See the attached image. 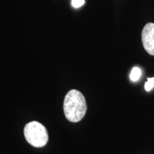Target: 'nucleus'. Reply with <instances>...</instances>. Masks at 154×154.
<instances>
[{
	"mask_svg": "<svg viewBox=\"0 0 154 154\" xmlns=\"http://www.w3.org/2000/svg\"><path fill=\"white\" fill-rule=\"evenodd\" d=\"M141 39L144 49L150 55L154 56V24L148 23L141 33Z\"/></svg>",
	"mask_w": 154,
	"mask_h": 154,
	"instance_id": "nucleus-3",
	"label": "nucleus"
},
{
	"mask_svg": "<svg viewBox=\"0 0 154 154\" xmlns=\"http://www.w3.org/2000/svg\"><path fill=\"white\" fill-rule=\"evenodd\" d=\"M24 134L26 141L36 148L46 146L49 140L47 128L38 121H31L24 127Z\"/></svg>",
	"mask_w": 154,
	"mask_h": 154,
	"instance_id": "nucleus-2",
	"label": "nucleus"
},
{
	"mask_svg": "<svg viewBox=\"0 0 154 154\" xmlns=\"http://www.w3.org/2000/svg\"><path fill=\"white\" fill-rule=\"evenodd\" d=\"M140 76H141V70H140V69L136 66L134 67L130 74V79L134 82H137V81L139 80Z\"/></svg>",
	"mask_w": 154,
	"mask_h": 154,
	"instance_id": "nucleus-4",
	"label": "nucleus"
},
{
	"mask_svg": "<svg viewBox=\"0 0 154 154\" xmlns=\"http://www.w3.org/2000/svg\"><path fill=\"white\" fill-rule=\"evenodd\" d=\"M85 1L84 0H72V5L74 8H79L81 7L82 5H84Z\"/></svg>",
	"mask_w": 154,
	"mask_h": 154,
	"instance_id": "nucleus-6",
	"label": "nucleus"
},
{
	"mask_svg": "<svg viewBox=\"0 0 154 154\" xmlns=\"http://www.w3.org/2000/svg\"><path fill=\"white\" fill-rule=\"evenodd\" d=\"M154 87V77L149 78L147 82L145 83V90L146 91H150Z\"/></svg>",
	"mask_w": 154,
	"mask_h": 154,
	"instance_id": "nucleus-5",
	"label": "nucleus"
},
{
	"mask_svg": "<svg viewBox=\"0 0 154 154\" xmlns=\"http://www.w3.org/2000/svg\"><path fill=\"white\" fill-rule=\"evenodd\" d=\"M86 109V99L80 91L72 89L66 94L63 101V111L67 120L79 122L84 117Z\"/></svg>",
	"mask_w": 154,
	"mask_h": 154,
	"instance_id": "nucleus-1",
	"label": "nucleus"
}]
</instances>
